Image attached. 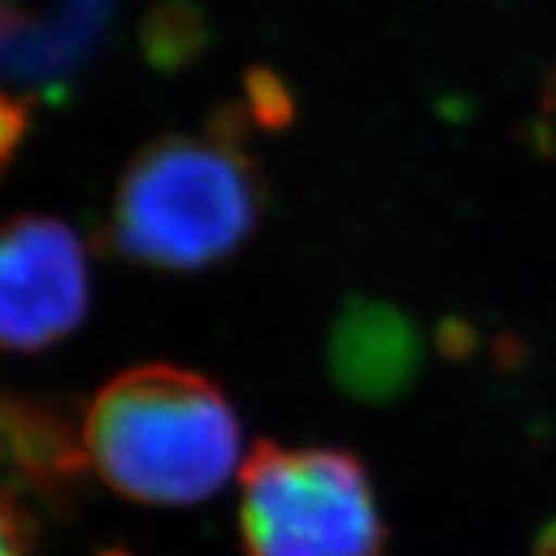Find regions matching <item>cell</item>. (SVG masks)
Here are the masks:
<instances>
[{"label": "cell", "mask_w": 556, "mask_h": 556, "mask_svg": "<svg viewBox=\"0 0 556 556\" xmlns=\"http://www.w3.org/2000/svg\"><path fill=\"white\" fill-rule=\"evenodd\" d=\"M247 105L215 108L204 130L148 141L122 173L105 243L153 271H204L247 247L266 210V178L249 153Z\"/></svg>", "instance_id": "6da1fadb"}, {"label": "cell", "mask_w": 556, "mask_h": 556, "mask_svg": "<svg viewBox=\"0 0 556 556\" xmlns=\"http://www.w3.org/2000/svg\"><path fill=\"white\" fill-rule=\"evenodd\" d=\"M85 455L113 492L150 506H190L224 486L240 458V424L224 390L178 365L130 367L99 390Z\"/></svg>", "instance_id": "7a4b0ae2"}, {"label": "cell", "mask_w": 556, "mask_h": 556, "mask_svg": "<svg viewBox=\"0 0 556 556\" xmlns=\"http://www.w3.org/2000/svg\"><path fill=\"white\" fill-rule=\"evenodd\" d=\"M243 556H381L367 469L353 452L261 441L240 469Z\"/></svg>", "instance_id": "3957f363"}, {"label": "cell", "mask_w": 556, "mask_h": 556, "mask_svg": "<svg viewBox=\"0 0 556 556\" xmlns=\"http://www.w3.org/2000/svg\"><path fill=\"white\" fill-rule=\"evenodd\" d=\"M91 303L83 240L51 215L0 224V348L35 353L77 331Z\"/></svg>", "instance_id": "277c9868"}, {"label": "cell", "mask_w": 556, "mask_h": 556, "mask_svg": "<svg viewBox=\"0 0 556 556\" xmlns=\"http://www.w3.org/2000/svg\"><path fill=\"white\" fill-rule=\"evenodd\" d=\"M421 365V331L395 305L351 296L333 319L328 374L353 402L393 404L416 384Z\"/></svg>", "instance_id": "5b68a950"}, {"label": "cell", "mask_w": 556, "mask_h": 556, "mask_svg": "<svg viewBox=\"0 0 556 556\" xmlns=\"http://www.w3.org/2000/svg\"><path fill=\"white\" fill-rule=\"evenodd\" d=\"M83 452L65 421L46 404L0 395V458L42 492L74 486Z\"/></svg>", "instance_id": "8992f818"}, {"label": "cell", "mask_w": 556, "mask_h": 556, "mask_svg": "<svg viewBox=\"0 0 556 556\" xmlns=\"http://www.w3.org/2000/svg\"><path fill=\"white\" fill-rule=\"evenodd\" d=\"M210 46V21L192 0H162L141 23V49L159 71L187 68Z\"/></svg>", "instance_id": "52a82bcc"}, {"label": "cell", "mask_w": 556, "mask_h": 556, "mask_svg": "<svg viewBox=\"0 0 556 556\" xmlns=\"http://www.w3.org/2000/svg\"><path fill=\"white\" fill-rule=\"evenodd\" d=\"M243 91H247V111L252 116L254 125H261L263 130H282L294 122V97L286 88L280 74H275L266 65H254L243 77Z\"/></svg>", "instance_id": "ba28073f"}, {"label": "cell", "mask_w": 556, "mask_h": 556, "mask_svg": "<svg viewBox=\"0 0 556 556\" xmlns=\"http://www.w3.org/2000/svg\"><path fill=\"white\" fill-rule=\"evenodd\" d=\"M31 127V102L0 91V176L12 164L14 153Z\"/></svg>", "instance_id": "9c48e42d"}, {"label": "cell", "mask_w": 556, "mask_h": 556, "mask_svg": "<svg viewBox=\"0 0 556 556\" xmlns=\"http://www.w3.org/2000/svg\"><path fill=\"white\" fill-rule=\"evenodd\" d=\"M0 556H31L28 520L7 489H0Z\"/></svg>", "instance_id": "30bf717a"}, {"label": "cell", "mask_w": 556, "mask_h": 556, "mask_svg": "<svg viewBox=\"0 0 556 556\" xmlns=\"http://www.w3.org/2000/svg\"><path fill=\"white\" fill-rule=\"evenodd\" d=\"M545 139L551 141V148H556V71L545 93Z\"/></svg>", "instance_id": "8fae6325"}, {"label": "cell", "mask_w": 556, "mask_h": 556, "mask_svg": "<svg viewBox=\"0 0 556 556\" xmlns=\"http://www.w3.org/2000/svg\"><path fill=\"white\" fill-rule=\"evenodd\" d=\"M536 556H556V520L551 522L543 534H540V543H536Z\"/></svg>", "instance_id": "7c38bea8"}, {"label": "cell", "mask_w": 556, "mask_h": 556, "mask_svg": "<svg viewBox=\"0 0 556 556\" xmlns=\"http://www.w3.org/2000/svg\"><path fill=\"white\" fill-rule=\"evenodd\" d=\"M111 556H125V554H111Z\"/></svg>", "instance_id": "4fadbf2b"}]
</instances>
